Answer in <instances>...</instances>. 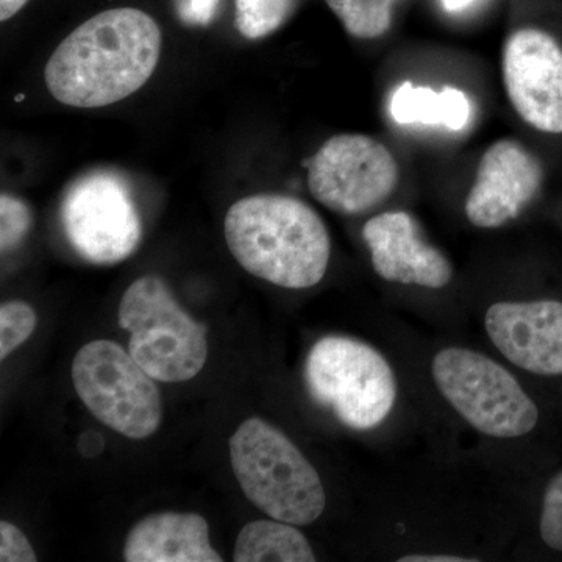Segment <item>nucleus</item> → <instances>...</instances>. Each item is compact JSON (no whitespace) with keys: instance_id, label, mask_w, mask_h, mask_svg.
<instances>
[{"instance_id":"nucleus-1","label":"nucleus","mask_w":562,"mask_h":562,"mask_svg":"<svg viewBox=\"0 0 562 562\" xmlns=\"http://www.w3.org/2000/svg\"><path fill=\"white\" fill-rule=\"evenodd\" d=\"M161 31L149 14L113 9L79 25L47 61L44 81L58 102L101 109L149 81L160 61Z\"/></svg>"},{"instance_id":"nucleus-2","label":"nucleus","mask_w":562,"mask_h":562,"mask_svg":"<svg viewBox=\"0 0 562 562\" xmlns=\"http://www.w3.org/2000/svg\"><path fill=\"white\" fill-rule=\"evenodd\" d=\"M225 239L244 271L286 290L316 286L330 262L331 241L319 214L301 199L257 194L233 203Z\"/></svg>"},{"instance_id":"nucleus-3","label":"nucleus","mask_w":562,"mask_h":562,"mask_svg":"<svg viewBox=\"0 0 562 562\" xmlns=\"http://www.w3.org/2000/svg\"><path fill=\"white\" fill-rule=\"evenodd\" d=\"M231 461L244 495L271 519L306 527L324 513L319 473L283 431L260 417L244 420L232 436Z\"/></svg>"},{"instance_id":"nucleus-4","label":"nucleus","mask_w":562,"mask_h":562,"mask_svg":"<svg viewBox=\"0 0 562 562\" xmlns=\"http://www.w3.org/2000/svg\"><path fill=\"white\" fill-rule=\"evenodd\" d=\"M120 325L131 335L132 357L157 382H188L209 358L205 325L181 308L160 277L133 281L122 295Z\"/></svg>"},{"instance_id":"nucleus-5","label":"nucleus","mask_w":562,"mask_h":562,"mask_svg":"<svg viewBox=\"0 0 562 562\" xmlns=\"http://www.w3.org/2000/svg\"><path fill=\"white\" fill-rule=\"evenodd\" d=\"M305 384L313 401L351 430L379 427L397 398V382L386 358L346 336H325L314 344L306 357Z\"/></svg>"},{"instance_id":"nucleus-6","label":"nucleus","mask_w":562,"mask_h":562,"mask_svg":"<svg viewBox=\"0 0 562 562\" xmlns=\"http://www.w3.org/2000/svg\"><path fill=\"white\" fill-rule=\"evenodd\" d=\"M431 372L446 401L483 435L520 438L538 425L536 403L508 369L486 355L449 347L436 355Z\"/></svg>"},{"instance_id":"nucleus-7","label":"nucleus","mask_w":562,"mask_h":562,"mask_svg":"<svg viewBox=\"0 0 562 562\" xmlns=\"http://www.w3.org/2000/svg\"><path fill=\"white\" fill-rule=\"evenodd\" d=\"M72 383L99 422L125 438L146 439L160 428L162 402L157 380L120 344L99 339L77 351Z\"/></svg>"},{"instance_id":"nucleus-8","label":"nucleus","mask_w":562,"mask_h":562,"mask_svg":"<svg viewBox=\"0 0 562 562\" xmlns=\"http://www.w3.org/2000/svg\"><path fill=\"white\" fill-rule=\"evenodd\" d=\"M61 224L70 247L92 265L127 260L143 239L131 187L111 171H92L70 184L61 202Z\"/></svg>"},{"instance_id":"nucleus-9","label":"nucleus","mask_w":562,"mask_h":562,"mask_svg":"<svg viewBox=\"0 0 562 562\" xmlns=\"http://www.w3.org/2000/svg\"><path fill=\"white\" fill-rule=\"evenodd\" d=\"M308 188L325 209L361 216L382 205L398 184L397 160L372 136H333L306 161Z\"/></svg>"},{"instance_id":"nucleus-10","label":"nucleus","mask_w":562,"mask_h":562,"mask_svg":"<svg viewBox=\"0 0 562 562\" xmlns=\"http://www.w3.org/2000/svg\"><path fill=\"white\" fill-rule=\"evenodd\" d=\"M503 81L509 102L536 131L562 133V49L539 29L514 32L503 49Z\"/></svg>"},{"instance_id":"nucleus-11","label":"nucleus","mask_w":562,"mask_h":562,"mask_svg":"<svg viewBox=\"0 0 562 562\" xmlns=\"http://www.w3.org/2000/svg\"><path fill=\"white\" fill-rule=\"evenodd\" d=\"M541 183V165L530 151L516 140H498L480 161L465 201V216L475 227H502L522 213Z\"/></svg>"},{"instance_id":"nucleus-12","label":"nucleus","mask_w":562,"mask_h":562,"mask_svg":"<svg viewBox=\"0 0 562 562\" xmlns=\"http://www.w3.org/2000/svg\"><path fill=\"white\" fill-rule=\"evenodd\" d=\"M484 327L492 344L517 368L536 375L562 373V302H498Z\"/></svg>"},{"instance_id":"nucleus-13","label":"nucleus","mask_w":562,"mask_h":562,"mask_svg":"<svg viewBox=\"0 0 562 562\" xmlns=\"http://www.w3.org/2000/svg\"><path fill=\"white\" fill-rule=\"evenodd\" d=\"M362 238L375 272L391 283L441 290L450 283L452 265L442 251L422 239L417 222L405 211H387L369 220Z\"/></svg>"},{"instance_id":"nucleus-14","label":"nucleus","mask_w":562,"mask_h":562,"mask_svg":"<svg viewBox=\"0 0 562 562\" xmlns=\"http://www.w3.org/2000/svg\"><path fill=\"white\" fill-rule=\"evenodd\" d=\"M127 562H222L209 522L194 513H158L140 519L124 546Z\"/></svg>"},{"instance_id":"nucleus-15","label":"nucleus","mask_w":562,"mask_h":562,"mask_svg":"<svg viewBox=\"0 0 562 562\" xmlns=\"http://www.w3.org/2000/svg\"><path fill=\"white\" fill-rule=\"evenodd\" d=\"M392 120L401 125L420 124L460 132L472 117V103L464 91L446 87L441 91L405 81L391 98Z\"/></svg>"},{"instance_id":"nucleus-16","label":"nucleus","mask_w":562,"mask_h":562,"mask_svg":"<svg viewBox=\"0 0 562 562\" xmlns=\"http://www.w3.org/2000/svg\"><path fill=\"white\" fill-rule=\"evenodd\" d=\"M235 562H314L308 539L295 525L281 520H255L236 539Z\"/></svg>"},{"instance_id":"nucleus-17","label":"nucleus","mask_w":562,"mask_h":562,"mask_svg":"<svg viewBox=\"0 0 562 562\" xmlns=\"http://www.w3.org/2000/svg\"><path fill=\"white\" fill-rule=\"evenodd\" d=\"M349 35L375 40L390 31L395 0H325Z\"/></svg>"},{"instance_id":"nucleus-18","label":"nucleus","mask_w":562,"mask_h":562,"mask_svg":"<svg viewBox=\"0 0 562 562\" xmlns=\"http://www.w3.org/2000/svg\"><path fill=\"white\" fill-rule=\"evenodd\" d=\"M292 10L294 0H235V25L244 38H266L279 31Z\"/></svg>"},{"instance_id":"nucleus-19","label":"nucleus","mask_w":562,"mask_h":562,"mask_svg":"<svg viewBox=\"0 0 562 562\" xmlns=\"http://www.w3.org/2000/svg\"><path fill=\"white\" fill-rule=\"evenodd\" d=\"M36 328V314L29 303L11 301L0 306V360L22 346Z\"/></svg>"},{"instance_id":"nucleus-20","label":"nucleus","mask_w":562,"mask_h":562,"mask_svg":"<svg viewBox=\"0 0 562 562\" xmlns=\"http://www.w3.org/2000/svg\"><path fill=\"white\" fill-rule=\"evenodd\" d=\"M33 216L31 206L11 194L0 195V247L2 254L16 249L31 232Z\"/></svg>"},{"instance_id":"nucleus-21","label":"nucleus","mask_w":562,"mask_h":562,"mask_svg":"<svg viewBox=\"0 0 562 562\" xmlns=\"http://www.w3.org/2000/svg\"><path fill=\"white\" fill-rule=\"evenodd\" d=\"M539 528L546 546L562 552V472L554 476L543 494Z\"/></svg>"},{"instance_id":"nucleus-22","label":"nucleus","mask_w":562,"mask_h":562,"mask_svg":"<svg viewBox=\"0 0 562 562\" xmlns=\"http://www.w3.org/2000/svg\"><path fill=\"white\" fill-rule=\"evenodd\" d=\"M0 561L2 562H35V550L25 538L24 532L13 524L0 522Z\"/></svg>"},{"instance_id":"nucleus-23","label":"nucleus","mask_w":562,"mask_h":562,"mask_svg":"<svg viewBox=\"0 0 562 562\" xmlns=\"http://www.w3.org/2000/svg\"><path fill=\"white\" fill-rule=\"evenodd\" d=\"M220 0H187L180 9V18L187 24L209 25L216 16Z\"/></svg>"},{"instance_id":"nucleus-24","label":"nucleus","mask_w":562,"mask_h":562,"mask_svg":"<svg viewBox=\"0 0 562 562\" xmlns=\"http://www.w3.org/2000/svg\"><path fill=\"white\" fill-rule=\"evenodd\" d=\"M103 447H105V439H103L101 432L87 431L79 438V452L83 457H98L102 452Z\"/></svg>"},{"instance_id":"nucleus-25","label":"nucleus","mask_w":562,"mask_h":562,"mask_svg":"<svg viewBox=\"0 0 562 562\" xmlns=\"http://www.w3.org/2000/svg\"><path fill=\"white\" fill-rule=\"evenodd\" d=\"M469 558L449 557V554H412L401 558L398 562H472Z\"/></svg>"},{"instance_id":"nucleus-26","label":"nucleus","mask_w":562,"mask_h":562,"mask_svg":"<svg viewBox=\"0 0 562 562\" xmlns=\"http://www.w3.org/2000/svg\"><path fill=\"white\" fill-rule=\"evenodd\" d=\"M29 0H0V21L5 22L16 16Z\"/></svg>"},{"instance_id":"nucleus-27","label":"nucleus","mask_w":562,"mask_h":562,"mask_svg":"<svg viewBox=\"0 0 562 562\" xmlns=\"http://www.w3.org/2000/svg\"><path fill=\"white\" fill-rule=\"evenodd\" d=\"M475 2L476 0H442V5L449 13H462L471 9Z\"/></svg>"}]
</instances>
